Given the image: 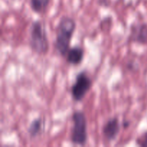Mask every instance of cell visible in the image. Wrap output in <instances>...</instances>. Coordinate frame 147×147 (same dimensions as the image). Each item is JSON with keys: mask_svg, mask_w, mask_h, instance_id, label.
<instances>
[{"mask_svg": "<svg viewBox=\"0 0 147 147\" xmlns=\"http://www.w3.org/2000/svg\"><path fill=\"white\" fill-rule=\"evenodd\" d=\"M76 21L68 16H63L59 20L56 27L54 46L56 51L62 57H65L70 48L72 39L76 32Z\"/></svg>", "mask_w": 147, "mask_h": 147, "instance_id": "6da1fadb", "label": "cell"}, {"mask_svg": "<svg viewBox=\"0 0 147 147\" xmlns=\"http://www.w3.org/2000/svg\"><path fill=\"white\" fill-rule=\"evenodd\" d=\"M29 45L39 55H45L50 50V42L45 23L40 20L32 22L29 28Z\"/></svg>", "mask_w": 147, "mask_h": 147, "instance_id": "7a4b0ae2", "label": "cell"}, {"mask_svg": "<svg viewBox=\"0 0 147 147\" xmlns=\"http://www.w3.org/2000/svg\"><path fill=\"white\" fill-rule=\"evenodd\" d=\"M70 142L77 146H85L88 142V121L83 111H75L72 114Z\"/></svg>", "mask_w": 147, "mask_h": 147, "instance_id": "3957f363", "label": "cell"}, {"mask_svg": "<svg viewBox=\"0 0 147 147\" xmlns=\"http://www.w3.org/2000/svg\"><path fill=\"white\" fill-rule=\"evenodd\" d=\"M93 81L85 70L80 71L76 75V80L70 88L72 98L76 102H81L87 93L90 91Z\"/></svg>", "mask_w": 147, "mask_h": 147, "instance_id": "277c9868", "label": "cell"}, {"mask_svg": "<svg viewBox=\"0 0 147 147\" xmlns=\"http://www.w3.org/2000/svg\"><path fill=\"white\" fill-rule=\"evenodd\" d=\"M129 38L132 42L140 45L147 44V24L134 22L131 25Z\"/></svg>", "mask_w": 147, "mask_h": 147, "instance_id": "5b68a950", "label": "cell"}, {"mask_svg": "<svg viewBox=\"0 0 147 147\" xmlns=\"http://www.w3.org/2000/svg\"><path fill=\"white\" fill-rule=\"evenodd\" d=\"M121 130V123L116 116L110 118L103 125L102 129L103 136L108 142H111L116 139Z\"/></svg>", "mask_w": 147, "mask_h": 147, "instance_id": "8992f818", "label": "cell"}, {"mask_svg": "<svg viewBox=\"0 0 147 147\" xmlns=\"http://www.w3.org/2000/svg\"><path fill=\"white\" fill-rule=\"evenodd\" d=\"M84 49L78 45L70 47L65 55L66 61L72 65H78L83 62L84 58Z\"/></svg>", "mask_w": 147, "mask_h": 147, "instance_id": "52a82bcc", "label": "cell"}, {"mask_svg": "<svg viewBox=\"0 0 147 147\" xmlns=\"http://www.w3.org/2000/svg\"><path fill=\"white\" fill-rule=\"evenodd\" d=\"M45 119L42 117L33 119L27 128V133L32 139L36 138L41 134L45 129Z\"/></svg>", "mask_w": 147, "mask_h": 147, "instance_id": "ba28073f", "label": "cell"}, {"mask_svg": "<svg viewBox=\"0 0 147 147\" xmlns=\"http://www.w3.org/2000/svg\"><path fill=\"white\" fill-rule=\"evenodd\" d=\"M30 8L36 14L44 13L50 5V0H29Z\"/></svg>", "mask_w": 147, "mask_h": 147, "instance_id": "9c48e42d", "label": "cell"}, {"mask_svg": "<svg viewBox=\"0 0 147 147\" xmlns=\"http://www.w3.org/2000/svg\"><path fill=\"white\" fill-rule=\"evenodd\" d=\"M136 144L139 146L147 147V131L136 139Z\"/></svg>", "mask_w": 147, "mask_h": 147, "instance_id": "30bf717a", "label": "cell"}, {"mask_svg": "<svg viewBox=\"0 0 147 147\" xmlns=\"http://www.w3.org/2000/svg\"><path fill=\"white\" fill-rule=\"evenodd\" d=\"M126 67H127V68L129 69V70H134L135 67H135L134 62L132 61V62H129V63H128L127 66H126Z\"/></svg>", "mask_w": 147, "mask_h": 147, "instance_id": "8fae6325", "label": "cell"}, {"mask_svg": "<svg viewBox=\"0 0 147 147\" xmlns=\"http://www.w3.org/2000/svg\"><path fill=\"white\" fill-rule=\"evenodd\" d=\"M130 125L131 122L128 120H124L123 121V123H122V126H123V127L124 128V129H128V128L130 126Z\"/></svg>", "mask_w": 147, "mask_h": 147, "instance_id": "7c38bea8", "label": "cell"}]
</instances>
